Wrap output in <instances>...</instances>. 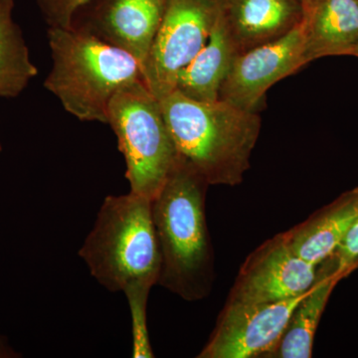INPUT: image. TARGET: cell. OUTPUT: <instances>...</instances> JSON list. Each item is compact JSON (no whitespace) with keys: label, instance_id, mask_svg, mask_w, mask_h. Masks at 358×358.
<instances>
[{"label":"cell","instance_id":"cell-1","mask_svg":"<svg viewBox=\"0 0 358 358\" xmlns=\"http://www.w3.org/2000/svg\"><path fill=\"white\" fill-rule=\"evenodd\" d=\"M208 186L202 174L180 157L152 200L162 255L157 285L188 301L208 296L213 284V249L205 214Z\"/></svg>","mask_w":358,"mask_h":358},{"label":"cell","instance_id":"cell-2","mask_svg":"<svg viewBox=\"0 0 358 358\" xmlns=\"http://www.w3.org/2000/svg\"><path fill=\"white\" fill-rule=\"evenodd\" d=\"M159 103L179 155L209 185L235 186L243 181L262 127L258 113L220 99L192 100L176 90Z\"/></svg>","mask_w":358,"mask_h":358},{"label":"cell","instance_id":"cell-12","mask_svg":"<svg viewBox=\"0 0 358 358\" xmlns=\"http://www.w3.org/2000/svg\"><path fill=\"white\" fill-rule=\"evenodd\" d=\"M301 30L307 64L350 55L358 46V0H313L303 6Z\"/></svg>","mask_w":358,"mask_h":358},{"label":"cell","instance_id":"cell-6","mask_svg":"<svg viewBox=\"0 0 358 358\" xmlns=\"http://www.w3.org/2000/svg\"><path fill=\"white\" fill-rule=\"evenodd\" d=\"M218 11L212 0H169L143 67V82L159 100L176 90L179 74L208 41Z\"/></svg>","mask_w":358,"mask_h":358},{"label":"cell","instance_id":"cell-19","mask_svg":"<svg viewBox=\"0 0 358 358\" xmlns=\"http://www.w3.org/2000/svg\"><path fill=\"white\" fill-rule=\"evenodd\" d=\"M15 357V352L7 345L4 339L0 338V358H8Z\"/></svg>","mask_w":358,"mask_h":358},{"label":"cell","instance_id":"cell-23","mask_svg":"<svg viewBox=\"0 0 358 358\" xmlns=\"http://www.w3.org/2000/svg\"><path fill=\"white\" fill-rule=\"evenodd\" d=\"M1 150H2V145H1V143H0V152H1Z\"/></svg>","mask_w":358,"mask_h":358},{"label":"cell","instance_id":"cell-22","mask_svg":"<svg viewBox=\"0 0 358 358\" xmlns=\"http://www.w3.org/2000/svg\"><path fill=\"white\" fill-rule=\"evenodd\" d=\"M212 1L217 2V3H220V2L222 1V0H212Z\"/></svg>","mask_w":358,"mask_h":358},{"label":"cell","instance_id":"cell-9","mask_svg":"<svg viewBox=\"0 0 358 358\" xmlns=\"http://www.w3.org/2000/svg\"><path fill=\"white\" fill-rule=\"evenodd\" d=\"M307 65L301 23L282 38L238 54L220 89L219 99L258 113L273 85Z\"/></svg>","mask_w":358,"mask_h":358},{"label":"cell","instance_id":"cell-17","mask_svg":"<svg viewBox=\"0 0 358 358\" xmlns=\"http://www.w3.org/2000/svg\"><path fill=\"white\" fill-rule=\"evenodd\" d=\"M358 268V219L346 233L338 249L317 268V280L343 279Z\"/></svg>","mask_w":358,"mask_h":358},{"label":"cell","instance_id":"cell-7","mask_svg":"<svg viewBox=\"0 0 358 358\" xmlns=\"http://www.w3.org/2000/svg\"><path fill=\"white\" fill-rule=\"evenodd\" d=\"M305 293L265 303H226L199 358L270 357Z\"/></svg>","mask_w":358,"mask_h":358},{"label":"cell","instance_id":"cell-10","mask_svg":"<svg viewBox=\"0 0 358 358\" xmlns=\"http://www.w3.org/2000/svg\"><path fill=\"white\" fill-rule=\"evenodd\" d=\"M169 0H93L82 7L71 27L84 30L128 52L143 69L164 20Z\"/></svg>","mask_w":358,"mask_h":358},{"label":"cell","instance_id":"cell-20","mask_svg":"<svg viewBox=\"0 0 358 358\" xmlns=\"http://www.w3.org/2000/svg\"><path fill=\"white\" fill-rule=\"evenodd\" d=\"M301 2V4H303V6H308V3H310V2L313 1V0H300Z\"/></svg>","mask_w":358,"mask_h":358},{"label":"cell","instance_id":"cell-16","mask_svg":"<svg viewBox=\"0 0 358 358\" xmlns=\"http://www.w3.org/2000/svg\"><path fill=\"white\" fill-rule=\"evenodd\" d=\"M14 0H0V98H16L38 74L20 26Z\"/></svg>","mask_w":358,"mask_h":358},{"label":"cell","instance_id":"cell-18","mask_svg":"<svg viewBox=\"0 0 358 358\" xmlns=\"http://www.w3.org/2000/svg\"><path fill=\"white\" fill-rule=\"evenodd\" d=\"M93 0H36L48 27L69 28L75 14Z\"/></svg>","mask_w":358,"mask_h":358},{"label":"cell","instance_id":"cell-3","mask_svg":"<svg viewBox=\"0 0 358 358\" xmlns=\"http://www.w3.org/2000/svg\"><path fill=\"white\" fill-rule=\"evenodd\" d=\"M79 256L108 291L147 301L162 268L152 200L131 192L106 197Z\"/></svg>","mask_w":358,"mask_h":358},{"label":"cell","instance_id":"cell-4","mask_svg":"<svg viewBox=\"0 0 358 358\" xmlns=\"http://www.w3.org/2000/svg\"><path fill=\"white\" fill-rule=\"evenodd\" d=\"M47 34L52 67L45 88L80 121L108 124L113 96L122 87L143 80L140 63L84 30L48 27Z\"/></svg>","mask_w":358,"mask_h":358},{"label":"cell","instance_id":"cell-14","mask_svg":"<svg viewBox=\"0 0 358 358\" xmlns=\"http://www.w3.org/2000/svg\"><path fill=\"white\" fill-rule=\"evenodd\" d=\"M219 16L208 41L190 64L179 74L176 90L192 100H219L224 80L238 55Z\"/></svg>","mask_w":358,"mask_h":358},{"label":"cell","instance_id":"cell-15","mask_svg":"<svg viewBox=\"0 0 358 358\" xmlns=\"http://www.w3.org/2000/svg\"><path fill=\"white\" fill-rule=\"evenodd\" d=\"M339 281L338 278L331 277L315 282L294 308L281 341L271 357H312L313 339L320 320Z\"/></svg>","mask_w":358,"mask_h":358},{"label":"cell","instance_id":"cell-13","mask_svg":"<svg viewBox=\"0 0 358 358\" xmlns=\"http://www.w3.org/2000/svg\"><path fill=\"white\" fill-rule=\"evenodd\" d=\"M357 219L358 187L343 193L284 235L296 256L319 266L333 255Z\"/></svg>","mask_w":358,"mask_h":358},{"label":"cell","instance_id":"cell-8","mask_svg":"<svg viewBox=\"0 0 358 358\" xmlns=\"http://www.w3.org/2000/svg\"><path fill=\"white\" fill-rule=\"evenodd\" d=\"M317 268L294 253L284 233L275 235L245 260L226 303H265L296 298L315 285Z\"/></svg>","mask_w":358,"mask_h":358},{"label":"cell","instance_id":"cell-11","mask_svg":"<svg viewBox=\"0 0 358 358\" xmlns=\"http://www.w3.org/2000/svg\"><path fill=\"white\" fill-rule=\"evenodd\" d=\"M219 16L238 53L284 37L303 18L300 0H222Z\"/></svg>","mask_w":358,"mask_h":358},{"label":"cell","instance_id":"cell-5","mask_svg":"<svg viewBox=\"0 0 358 358\" xmlns=\"http://www.w3.org/2000/svg\"><path fill=\"white\" fill-rule=\"evenodd\" d=\"M108 124L126 162L129 192L150 200L159 194L179 155L159 99L143 80L122 87L110 101Z\"/></svg>","mask_w":358,"mask_h":358},{"label":"cell","instance_id":"cell-21","mask_svg":"<svg viewBox=\"0 0 358 358\" xmlns=\"http://www.w3.org/2000/svg\"><path fill=\"white\" fill-rule=\"evenodd\" d=\"M350 55L355 56V57H358V46L357 47V48L355 49V50L352 52V54H350Z\"/></svg>","mask_w":358,"mask_h":358}]
</instances>
